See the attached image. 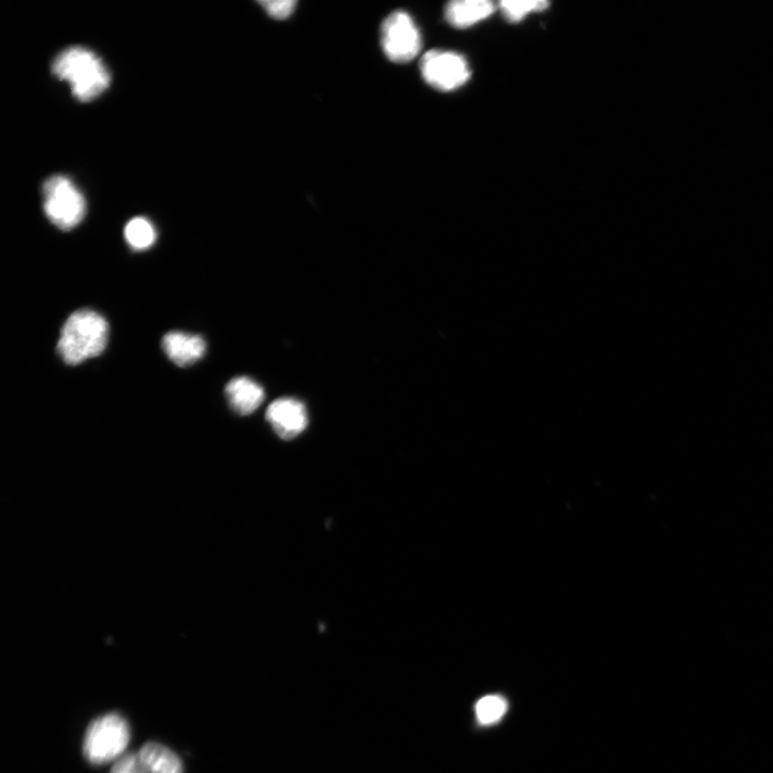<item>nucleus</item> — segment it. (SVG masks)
Wrapping results in <instances>:
<instances>
[{
  "mask_svg": "<svg viewBox=\"0 0 773 773\" xmlns=\"http://www.w3.org/2000/svg\"><path fill=\"white\" fill-rule=\"evenodd\" d=\"M52 72L57 79L69 83L72 95L81 102L93 101L111 84L110 72L101 58L83 47H71L58 54Z\"/></svg>",
  "mask_w": 773,
  "mask_h": 773,
  "instance_id": "f257e3e1",
  "label": "nucleus"
},
{
  "mask_svg": "<svg viewBox=\"0 0 773 773\" xmlns=\"http://www.w3.org/2000/svg\"><path fill=\"white\" fill-rule=\"evenodd\" d=\"M109 325L93 310H81L66 320L57 343V352L69 366L98 357L107 347Z\"/></svg>",
  "mask_w": 773,
  "mask_h": 773,
  "instance_id": "f03ea898",
  "label": "nucleus"
},
{
  "mask_svg": "<svg viewBox=\"0 0 773 773\" xmlns=\"http://www.w3.org/2000/svg\"><path fill=\"white\" fill-rule=\"evenodd\" d=\"M130 741V727L118 713H109L93 721L85 733L83 754L93 765L119 760Z\"/></svg>",
  "mask_w": 773,
  "mask_h": 773,
  "instance_id": "7ed1b4c3",
  "label": "nucleus"
},
{
  "mask_svg": "<svg viewBox=\"0 0 773 773\" xmlns=\"http://www.w3.org/2000/svg\"><path fill=\"white\" fill-rule=\"evenodd\" d=\"M43 210L58 229L77 227L86 214V201L78 187L65 175H53L42 186Z\"/></svg>",
  "mask_w": 773,
  "mask_h": 773,
  "instance_id": "20e7f679",
  "label": "nucleus"
},
{
  "mask_svg": "<svg viewBox=\"0 0 773 773\" xmlns=\"http://www.w3.org/2000/svg\"><path fill=\"white\" fill-rule=\"evenodd\" d=\"M382 47L393 63L405 64L414 60L422 46L417 25L410 14L397 11L386 18L381 28Z\"/></svg>",
  "mask_w": 773,
  "mask_h": 773,
  "instance_id": "39448f33",
  "label": "nucleus"
},
{
  "mask_svg": "<svg viewBox=\"0 0 773 773\" xmlns=\"http://www.w3.org/2000/svg\"><path fill=\"white\" fill-rule=\"evenodd\" d=\"M421 75L433 89L452 92L471 78V69L465 58L455 52L433 50L422 57Z\"/></svg>",
  "mask_w": 773,
  "mask_h": 773,
  "instance_id": "423d86ee",
  "label": "nucleus"
},
{
  "mask_svg": "<svg viewBox=\"0 0 773 773\" xmlns=\"http://www.w3.org/2000/svg\"><path fill=\"white\" fill-rule=\"evenodd\" d=\"M266 417L275 433L283 440L296 439L309 425L305 405L291 398L274 401L269 406Z\"/></svg>",
  "mask_w": 773,
  "mask_h": 773,
  "instance_id": "0eeeda50",
  "label": "nucleus"
},
{
  "mask_svg": "<svg viewBox=\"0 0 773 773\" xmlns=\"http://www.w3.org/2000/svg\"><path fill=\"white\" fill-rule=\"evenodd\" d=\"M162 344L167 357L181 368L192 366L207 352V343L200 335L180 331L167 333Z\"/></svg>",
  "mask_w": 773,
  "mask_h": 773,
  "instance_id": "6e6552de",
  "label": "nucleus"
},
{
  "mask_svg": "<svg viewBox=\"0 0 773 773\" xmlns=\"http://www.w3.org/2000/svg\"><path fill=\"white\" fill-rule=\"evenodd\" d=\"M233 411L246 416L255 413L265 400V390L249 377L231 379L225 389Z\"/></svg>",
  "mask_w": 773,
  "mask_h": 773,
  "instance_id": "1a4fd4ad",
  "label": "nucleus"
},
{
  "mask_svg": "<svg viewBox=\"0 0 773 773\" xmlns=\"http://www.w3.org/2000/svg\"><path fill=\"white\" fill-rule=\"evenodd\" d=\"M495 11L488 0H455L446 6V21L456 28H469L487 20Z\"/></svg>",
  "mask_w": 773,
  "mask_h": 773,
  "instance_id": "9d476101",
  "label": "nucleus"
},
{
  "mask_svg": "<svg viewBox=\"0 0 773 773\" xmlns=\"http://www.w3.org/2000/svg\"><path fill=\"white\" fill-rule=\"evenodd\" d=\"M138 754L149 773H183L180 757L159 743H145Z\"/></svg>",
  "mask_w": 773,
  "mask_h": 773,
  "instance_id": "9b49d317",
  "label": "nucleus"
},
{
  "mask_svg": "<svg viewBox=\"0 0 773 773\" xmlns=\"http://www.w3.org/2000/svg\"><path fill=\"white\" fill-rule=\"evenodd\" d=\"M124 236L131 249L145 251L154 245L156 229L148 218L135 217L126 225Z\"/></svg>",
  "mask_w": 773,
  "mask_h": 773,
  "instance_id": "f8f14e48",
  "label": "nucleus"
},
{
  "mask_svg": "<svg viewBox=\"0 0 773 773\" xmlns=\"http://www.w3.org/2000/svg\"><path fill=\"white\" fill-rule=\"evenodd\" d=\"M549 6L550 4L545 2V0H534V2H529V0L527 2H524V0L510 2L508 0L507 2L506 0V2H502L499 5L504 18L513 24L520 23L529 17L530 14L544 11Z\"/></svg>",
  "mask_w": 773,
  "mask_h": 773,
  "instance_id": "ddd939ff",
  "label": "nucleus"
},
{
  "mask_svg": "<svg viewBox=\"0 0 773 773\" xmlns=\"http://www.w3.org/2000/svg\"><path fill=\"white\" fill-rule=\"evenodd\" d=\"M507 709L505 699L500 696L481 698L476 706V714L481 724L489 725L502 719Z\"/></svg>",
  "mask_w": 773,
  "mask_h": 773,
  "instance_id": "4468645a",
  "label": "nucleus"
},
{
  "mask_svg": "<svg viewBox=\"0 0 773 773\" xmlns=\"http://www.w3.org/2000/svg\"><path fill=\"white\" fill-rule=\"evenodd\" d=\"M110 773H149L139 754H125L116 760Z\"/></svg>",
  "mask_w": 773,
  "mask_h": 773,
  "instance_id": "2eb2a0df",
  "label": "nucleus"
},
{
  "mask_svg": "<svg viewBox=\"0 0 773 773\" xmlns=\"http://www.w3.org/2000/svg\"><path fill=\"white\" fill-rule=\"evenodd\" d=\"M270 17L277 20H284L293 14L297 3L295 0H279V2H260Z\"/></svg>",
  "mask_w": 773,
  "mask_h": 773,
  "instance_id": "dca6fc26",
  "label": "nucleus"
}]
</instances>
